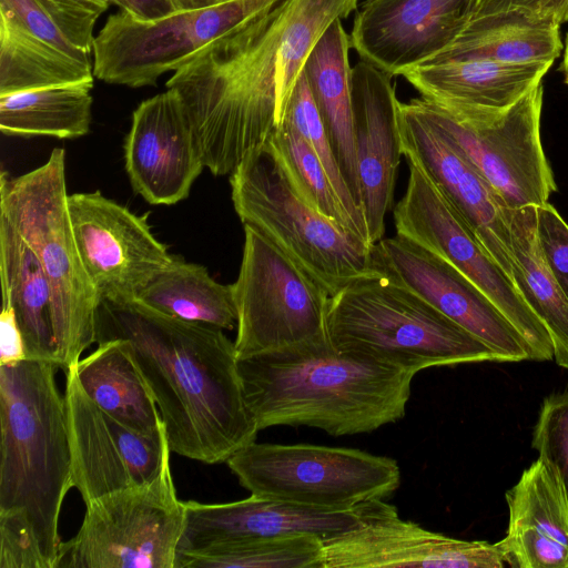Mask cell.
Segmentation results:
<instances>
[{
	"label": "cell",
	"instance_id": "9c48e42d",
	"mask_svg": "<svg viewBox=\"0 0 568 568\" xmlns=\"http://www.w3.org/2000/svg\"><path fill=\"white\" fill-rule=\"evenodd\" d=\"M542 82L505 109L438 106L413 99L425 119L498 192L510 210L548 203L557 191L540 134Z\"/></svg>",
	"mask_w": 568,
	"mask_h": 568
},
{
	"label": "cell",
	"instance_id": "f6af8a7d",
	"mask_svg": "<svg viewBox=\"0 0 568 568\" xmlns=\"http://www.w3.org/2000/svg\"><path fill=\"white\" fill-rule=\"evenodd\" d=\"M565 81L568 84V74L565 75Z\"/></svg>",
	"mask_w": 568,
	"mask_h": 568
},
{
	"label": "cell",
	"instance_id": "2e32d148",
	"mask_svg": "<svg viewBox=\"0 0 568 568\" xmlns=\"http://www.w3.org/2000/svg\"><path fill=\"white\" fill-rule=\"evenodd\" d=\"M402 153L424 169L480 243L513 280L510 210L498 192L422 114L414 100L399 102Z\"/></svg>",
	"mask_w": 568,
	"mask_h": 568
},
{
	"label": "cell",
	"instance_id": "8992f818",
	"mask_svg": "<svg viewBox=\"0 0 568 568\" xmlns=\"http://www.w3.org/2000/svg\"><path fill=\"white\" fill-rule=\"evenodd\" d=\"M230 175L233 206L243 225L270 240L329 296L361 277L383 272L375 245L301 196L270 139Z\"/></svg>",
	"mask_w": 568,
	"mask_h": 568
},
{
	"label": "cell",
	"instance_id": "e575fe53",
	"mask_svg": "<svg viewBox=\"0 0 568 568\" xmlns=\"http://www.w3.org/2000/svg\"><path fill=\"white\" fill-rule=\"evenodd\" d=\"M496 546L516 568H568V546L532 528L507 530Z\"/></svg>",
	"mask_w": 568,
	"mask_h": 568
},
{
	"label": "cell",
	"instance_id": "d4e9b609",
	"mask_svg": "<svg viewBox=\"0 0 568 568\" xmlns=\"http://www.w3.org/2000/svg\"><path fill=\"white\" fill-rule=\"evenodd\" d=\"M84 392L113 418L148 436L164 430L156 403L135 366L124 339L98 344L72 365Z\"/></svg>",
	"mask_w": 568,
	"mask_h": 568
},
{
	"label": "cell",
	"instance_id": "e0dca14e",
	"mask_svg": "<svg viewBox=\"0 0 568 568\" xmlns=\"http://www.w3.org/2000/svg\"><path fill=\"white\" fill-rule=\"evenodd\" d=\"M382 270L498 353L529 359L523 336L469 278L436 254L396 234L375 244Z\"/></svg>",
	"mask_w": 568,
	"mask_h": 568
},
{
	"label": "cell",
	"instance_id": "f1b7e54d",
	"mask_svg": "<svg viewBox=\"0 0 568 568\" xmlns=\"http://www.w3.org/2000/svg\"><path fill=\"white\" fill-rule=\"evenodd\" d=\"M93 81L0 94L6 135L75 139L89 133Z\"/></svg>",
	"mask_w": 568,
	"mask_h": 568
},
{
	"label": "cell",
	"instance_id": "5bb4252c",
	"mask_svg": "<svg viewBox=\"0 0 568 568\" xmlns=\"http://www.w3.org/2000/svg\"><path fill=\"white\" fill-rule=\"evenodd\" d=\"M359 524L323 538L322 568H503L496 544L463 540L399 517L384 499L357 506Z\"/></svg>",
	"mask_w": 568,
	"mask_h": 568
},
{
	"label": "cell",
	"instance_id": "277c9868",
	"mask_svg": "<svg viewBox=\"0 0 568 568\" xmlns=\"http://www.w3.org/2000/svg\"><path fill=\"white\" fill-rule=\"evenodd\" d=\"M327 334L342 353L419 371L504 362L488 345L384 271L329 296Z\"/></svg>",
	"mask_w": 568,
	"mask_h": 568
},
{
	"label": "cell",
	"instance_id": "484cf974",
	"mask_svg": "<svg viewBox=\"0 0 568 568\" xmlns=\"http://www.w3.org/2000/svg\"><path fill=\"white\" fill-rule=\"evenodd\" d=\"M559 28L551 21L518 17L469 21L452 44L425 63L486 60L552 64L562 51Z\"/></svg>",
	"mask_w": 568,
	"mask_h": 568
},
{
	"label": "cell",
	"instance_id": "6da1fadb",
	"mask_svg": "<svg viewBox=\"0 0 568 568\" xmlns=\"http://www.w3.org/2000/svg\"><path fill=\"white\" fill-rule=\"evenodd\" d=\"M126 341L171 453L213 465L255 442L235 344L223 329L158 312L135 298H100L95 343Z\"/></svg>",
	"mask_w": 568,
	"mask_h": 568
},
{
	"label": "cell",
	"instance_id": "b9f144b4",
	"mask_svg": "<svg viewBox=\"0 0 568 568\" xmlns=\"http://www.w3.org/2000/svg\"><path fill=\"white\" fill-rule=\"evenodd\" d=\"M544 13L547 19L560 27L568 21V0H546Z\"/></svg>",
	"mask_w": 568,
	"mask_h": 568
},
{
	"label": "cell",
	"instance_id": "4316f807",
	"mask_svg": "<svg viewBox=\"0 0 568 568\" xmlns=\"http://www.w3.org/2000/svg\"><path fill=\"white\" fill-rule=\"evenodd\" d=\"M510 236L516 263L513 281L549 333L556 363L568 369V300L547 266L539 246L535 205L513 211Z\"/></svg>",
	"mask_w": 568,
	"mask_h": 568
},
{
	"label": "cell",
	"instance_id": "d6a6232c",
	"mask_svg": "<svg viewBox=\"0 0 568 568\" xmlns=\"http://www.w3.org/2000/svg\"><path fill=\"white\" fill-rule=\"evenodd\" d=\"M285 119L294 125L297 132L314 150L322 162L343 207L354 221L363 237L369 244H373L369 239L364 212L355 202L344 179L304 72L301 74L294 89L286 110Z\"/></svg>",
	"mask_w": 568,
	"mask_h": 568
},
{
	"label": "cell",
	"instance_id": "7c38bea8",
	"mask_svg": "<svg viewBox=\"0 0 568 568\" xmlns=\"http://www.w3.org/2000/svg\"><path fill=\"white\" fill-rule=\"evenodd\" d=\"M405 158L409 174L405 194L393 212L396 234L442 257L476 284L523 336L529 359H552L550 335L514 281L417 161Z\"/></svg>",
	"mask_w": 568,
	"mask_h": 568
},
{
	"label": "cell",
	"instance_id": "d590c367",
	"mask_svg": "<svg viewBox=\"0 0 568 568\" xmlns=\"http://www.w3.org/2000/svg\"><path fill=\"white\" fill-rule=\"evenodd\" d=\"M61 33L77 48L91 53L93 29L111 0H37Z\"/></svg>",
	"mask_w": 568,
	"mask_h": 568
},
{
	"label": "cell",
	"instance_id": "ab89813d",
	"mask_svg": "<svg viewBox=\"0 0 568 568\" xmlns=\"http://www.w3.org/2000/svg\"><path fill=\"white\" fill-rule=\"evenodd\" d=\"M27 359L26 344L12 306L2 302L0 314V366Z\"/></svg>",
	"mask_w": 568,
	"mask_h": 568
},
{
	"label": "cell",
	"instance_id": "f546056e",
	"mask_svg": "<svg viewBox=\"0 0 568 568\" xmlns=\"http://www.w3.org/2000/svg\"><path fill=\"white\" fill-rule=\"evenodd\" d=\"M323 538L313 534L261 537L180 552L176 568H322Z\"/></svg>",
	"mask_w": 568,
	"mask_h": 568
},
{
	"label": "cell",
	"instance_id": "ba28073f",
	"mask_svg": "<svg viewBox=\"0 0 568 568\" xmlns=\"http://www.w3.org/2000/svg\"><path fill=\"white\" fill-rule=\"evenodd\" d=\"M237 358L331 347L328 293L270 240L244 226L242 262L231 284Z\"/></svg>",
	"mask_w": 568,
	"mask_h": 568
},
{
	"label": "cell",
	"instance_id": "83f0119b",
	"mask_svg": "<svg viewBox=\"0 0 568 568\" xmlns=\"http://www.w3.org/2000/svg\"><path fill=\"white\" fill-rule=\"evenodd\" d=\"M135 300L165 315L221 329H233L237 322L232 286L216 282L204 266L176 256Z\"/></svg>",
	"mask_w": 568,
	"mask_h": 568
},
{
	"label": "cell",
	"instance_id": "8d00e7d4",
	"mask_svg": "<svg viewBox=\"0 0 568 568\" xmlns=\"http://www.w3.org/2000/svg\"><path fill=\"white\" fill-rule=\"evenodd\" d=\"M0 568H48L36 535L17 514H0Z\"/></svg>",
	"mask_w": 568,
	"mask_h": 568
},
{
	"label": "cell",
	"instance_id": "603a6c76",
	"mask_svg": "<svg viewBox=\"0 0 568 568\" xmlns=\"http://www.w3.org/2000/svg\"><path fill=\"white\" fill-rule=\"evenodd\" d=\"M351 47L342 19L335 20L312 49L303 72L344 179L363 210L354 135Z\"/></svg>",
	"mask_w": 568,
	"mask_h": 568
},
{
	"label": "cell",
	"instance_id": "f35d334b",
	"mask_svg": "<svg viewBox=\"0 0 568 568\" xmlns=\"http://www.w3.org/2000/svg\"><path fill=\"white\" fill-rule=\"evenodd\" d=\"M545 1L546 0H475L469 21L507 16H519L532 20L550 21L544 13Z\"/></svg>",
	"mask_w": 568,
	"mask_h": 568
},
{
	"label": "cell",
	"instance_id": "4fadbf2b",
	"mask_svg": "<svg viewBox=\"0 0 568 568\" xmlns=\"http://www.w3.org/2000/svg\"><path fill=\"white\" fill-rule=\"evenodd\" d=\"M64 399L73 487L85 504L159 474L171 454L165 428L148 436L113 418L84 392L74 366L65 371Z\"/></svg>",
	"mask_w": 568,
	"mask_h": 568
},
{
	"label": "cell",
	"instance_id": "3957f363",
	"mask_svg": "<svg viewBox=\"0 0 568 568\" xmlns=\"http://www.w3.org/2000/svg\"><path fill=\"white\" fill-rule=\"evenodd\" d=\"M58 368L37 359L0 366V514H18L28 521L48 568H55L60 511L73 487Z\"/></svg>",
	"mask_w": 568,
	"mask_h": 568
},
{
	"label": "cell",
	"instance_id": "836d02e7",
	"mask_svg": "<svg viewBox=\"0 0 568 568\" xmlns=\"http://www.w3.org/2000/svg\"><path fill=\"white\" fill-rule=\"evenodd\" d=\"M531 446L555 467L568 498V390L544 399Z\"/></svg>",
	"mask_w": 568,
	"mask_h": 568
},
{
	"label": "cell",
	"instance_id": "7a4b0ae2",
	"mask_svg": "<svg viewBox=\"0 0 568 568\" xmlns=\"http://www.w3.org/2000/svg\"><path fill=\"white\" fill-rule=\"evenodd\" d=\"M258 430L308 426L332 436L371 433L405 416L414 372L335 351H283L239 359Z\"/></svg>",
	"mask_w": 568,
	"mask_h": 568
},
{
	"label": "cell",
	"instance_id": "4dcf8cb0",
	"mask_svg": "<svg viewBox=\"0 0 568 568\" xmlns=\"http://www.w3.org/2000/svg\"><path fill=\"white\" fill-rule=\"evenodd\" d=\"M505 496L508 530L532 528L568 546V498L549 462L539 456Z\"/></svg>",
	"mask_w": 568,
	"mask_h": 568
},
{
	"label": "cell",
	"instance_id": "cb8c5ba5",
	"mask_svg": "<svg viewBox=\"0 0 568 568\" xmlns=\"http://www.w3.org/2000/svg\"><path fill=\"white\" fill-rule=\"evenodd\" d=\"M0 281L2 302L12 306L22 332L27 359L58 366L47 277L32 248L1 214Z\"/></svg>",
	"mask_w": 568,
	"mask_h": 568
},
{
	"label": "cell",
	"instance_id": "8fae6325",
	"mask_svg": "<svg viewBox=\"0 0 568 568\" xmlns=\"http://www.w3.org/2000/svg\"><path fill=\"white\" fill-rule=\"evenodd\" d=\"M280 1L230 0L178 10L154 21H139L121 10L94 37L93 74L110 84L154 85L161 75L178 70L211 42Z\"/></svg>",
	"mask_w": 568,
	"mask_h": 568
},
{
	"label": "cell",
	"instance_id": "ffe728a7",
	"mask_svg": "<svg viewBox=\"0 0 568 568\" xmlns=\"http://www.w3.org/2000/svg\"><path fill=\"white\" fill-rule=\"evenodd\" d=\"M390 75L361 60L352 68V101L358 174L369 239L376 244L385 232L393 205L402 144L399 101Z\"/></svg>",
	"mask_w": 568,
	"mask_h": 568
},
{
	"label": "cell",
	"instance_id": "ac0fdd59",
	"mask_svg": "<svg viewBox=\"0 0 568 568\" xmlns=\"http://www.w3.org/2000/svg\"><path fill=\"white\" fill-rule=\"evenodd\" d=\"M475 0H365L349 34L361 60L386 74L432 60L460 34Z\"/></svg>",
	"mask_w": 568,
	"mask_h": 568
},
{
	"label": "cell",
	"instance_id": "52a82bcc",
	"mask_svg": "<svg viewBox=\"0 0 568 568\" xmlns=\"http://www.w3.org/2000/svg\"><path fill=\"white\" fill-rule=\"evenodd\" d=\"M226 464L251 495L322 510L384 499L400 484L395 459L353 448L253 442Z\"/></svg>",
	"mask_w": 568,
	"mask_h": 568
},
{
	"label": "cell",
	"instance_id": "74e56055",
	"mask_svg": "<svg viewBox=\"0 0 568 568\" xmlns=\"http://www.w3.org/2000/svg\"><path fill=\"white\" fill-rule=\"evenodd\" d=\"M537 236L552 276L568 300V224L549 202L536 206Z\"/></svg>",
	"mask_w": 568,
	"mask_h": 568
},
{
	"label": "cell",
	"instance_id": "60d3db41",
	"mask_svg": "<svg viewBox=\"0 0 568 568\" xmlns=\"http://www.w3.org/2000/svg\"><path fill=\"white\" fill-rule=\"evenodd\" d=\"M139 21H154L178 11L173 0H111Z\"/></svg>",
	"mask_w": 568,
	"mask_h": 568
},
{
	"label": "cell",
	"instance_id": "7402d4cb",
	"mask_svg": "<svg viewBox=\"0 0 568 568\" xmlns=\"http://www.w3.org/2000/svg\"><path fill=\"white\" fill-rule=\"evenodd\" d=\"M551 65L465 60L419 64L402 75L438 106L505 109L542 82Z\"/></svg>",
	"mask_w": 568,
	"mask_h": 568
},
{
	"label": "cell",
	"instance_id": "7bdbcfd3",
	"mask_svg": "<svg viewBox=\"0 0 568 568\" xmlns=\"http://www.w3.org/2000/svg\"><path fill=\"white\" fill-rule=\"evenodd\" d=\"M230 0H173L178 10H192L220 4Z\"/></svg>",
	"mask_w": 568,
	"mask_h": 568
},
{
	"label": "cell",
	"instance_id": "ee69618b",
	"mask_svg": "<svg viewBox=\"0 0 568 568\" xmlns=\"http://www.w3.org/2000/svg\"><path fill=\"white\" fill-rule=\"evenodd\" d=\"M561 70L565 73V75L568 74V34H567V39H566V48H565Z\"/></svg>",
	"mask_w": 568,
	"mask_h": 568
},
{
	"label": "cell",
	"instance_id": "d6986e66",
	"mask_svg": "<svg viewBox=\"0 0 568 568\" xmlns=\"http://www.w3.org/2000/svg\"><path fill=\"white\" fill-rule=\"evenodd\" d=\"M123 149L133 190L154 205L186 199L205 168L191 122L170 89L133 111Z\"/></svg>",
	"mask_w": 568,
	"mask_h": 568
},
{
	"label": "cell",
	"instance_id": "1f68e13d",
	"mask_svg": "<svg viewBox=\"0 0 568 568\" xmlns=\"http://www.w3.org/2000/svg\"><path fill=\"white\" fill-rule=\"evenodd\" d=\"M270 141L301 196L316 211L368 243L343 207L318 156L287 119Z\"/></svg>",
	"mask_w": 568,
	"mask_h": 568
},
{
	"label": "cell",
	"instance_id": "44dd1931",
	"mask_svg": "<svg viewBox=\"0 0 568 568\" xmlns=\"http://www.w3.org/2000/svg\"><path fill=\"white\" fill-rule=\"evenodd\" d=\"M185 525L180 552L250 538L313 534L322 538L352 529L359 524L357 507L322 510L251 495L224 504L184 501Z\"/></svg>",
	"mask_w": 568,
	"mask_h": 568
},
{
	"label": "cell",
	"instance_id": "5b68a950",
	"mask_svg": "<svg viewBox=\"0 0 568 568\" xmlns=\"http://www.w3.org/2000/svg\"><path fill=\"white\" fill-rule=\"evenodd\" d=\"M65 152L17 178H0V214L37 255L47 277L59 368L77 364L95 343L99 294L81 261L68 209Z\"/></svg>",
	"mask_w": 568,
	"mask_h": 568
},
{
	"label": "cell",
	"instance_id": "9a60e30c",
	"mask_svg": "<svg viewBox=\"0 0 568 568\" xmlns=\"http://www.w3.org/2000/svg\"><path fill=\"white\" fill-rule=\"evenodd\" d=\"M68 209L81 261L100 298H135L173 258L145 216L99 191L70 194Z\"/></svg>",
	"mask_w": 568,
	"mask_h": 568
},
{
	"label": "cell",
	"instance_id": "30bf717a",
	"mask_svg": "<svg viewBox=\"0 0 568 568\" xmlns=\"http://www.w3.org/2000/svg\"><path fill=\"white\" fill-rule=\"evenodd\" d=\"M184 525L169 456L151 481L87 503L79 531L61 542L55 568H176Z\"/></svg>",
	"mask_w": 568,
	"mask_h": 568
}]
</instances>
